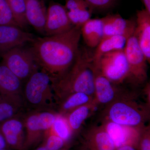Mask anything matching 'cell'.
Wrapping results in <instances>:
<instances>
[{
  "instance_id": "obj_25",
  "label": "cell",
  "mask_w": 150,
  "mask_h": 150,
  "mask_svg": "<svg viewBox=\"0 0 150 150\" xmlns=\"http://www.w3.org/2000/svg\"><path fill=\"white\" fill-rule=\"evenodd\" d=\"M54 134L65 141L69 139L72 131L64 115L58 113L51 128Z\"/></svg>"
},
{
  "instance_id": "obj_3",
  "label": "cell",
  "mask_w": 150,
  "mask_h": 150,
  "mask_svg": "<svg viewBox=\"0 0 150 150\" xmlns=\"http://www.w3.org/2000/svg\"><path fill=\"white\" fill-rule=\"evenodd\" d=\"M25 83L21 94L24 108L28 111L53 109L56 101L47 74L38 70Z\"/></svg>"
},
{
  "instance_id": "obj_10",
  "label": "cell",
  "mask_w": 150,
  "mask_h": 150,
  "mask_svg": "<svg viewBox=\"0 0 150 150\" xmlns=\"http://www.w3.org/2000/svg\"><path fill=\"white\" fill-rule=\"evenodd\" d=\"M21 113L0 123V129L8 146L24 149L25 137L23 115Z\"/></svg>"
},
{
  "instance_id": "obj_22",
  "label": "cell",
  "mask_w": 150,
  "mask_h": 150,
  "mask_svg": "<svg viewBox=\"0 0 150 150\" xmlns=\"http://www.w3.org/2000/svg\"><path fill=\"white\" fill-rule=\"evenodd\" d=\"M103 126L117 148L125 145L131 135V130L134 129L121 126L108 120L105 121Z\"/></svg>"
},
{
  "instance_id": "obj_37",
  "label": "cell",
  "mask_w": 150,
  "mask_h": 150,
  "mask_svg": "<svg viewBox=\"0 0 150 150\" xmlns=\"http://www.w3.org/2000/svg\"><path fill=\"white\" fill-rule=\"evenodd\" d=\"M0 150H9L7 148H4V149H0Z\"/></svg>"
},
{
  "instance_id": "obj_13",
  "label": "cell",
  "mask_w": 150,
  "mask_h": 150,
  "mask_svg": "<svg viewBox=\"0 0 150 150\" xmlns=\"http://www.w3.org/2000/svg\"><path fill=\"white\" fill-rule=\"evenodd\" d=\"M136 26L133 35L136 37L140 48L148 63L150 62V13L145 9L137 11Z\"/></svg>"
},
{
  "instance_id": "obj_38",
  "label": "cell",
  "mask_w": 150,
  "mask_h": 150,
  "mask_svg": "<svg viewBox=\"0 0 150 150\" xmlns=\"http://www.w3.org/2000/svg\"></svg>"
},
{
  "instance_id": "obj_27",
  "label": "cell",
  "mask_w": 150,
  "mask_h": 150,
  "mask_svg": "<svg viewBox=\"0 0 150 150\" xmlns=\"http://www.w3.org/2000/svg\"><path fill=\"white\" fill-rule=\"evenodd\" d=\"M92 12L90 9L67 11L68 17L73 25L80 28L91 18Z\"/></svg>"
},
{
  "instance_id": "obj_17",
  "label": "cell",
  "mask_w": 150,
  "mask_h": 150,
  "mask_svg": "<svg viewBox=\"0 0 150 150\" xmlns=\"http://www.w3.org/2000/svg\"><path fill=\"white\" fill-rule=\"evenodd\" d=\"M129 37L125 35H112L103 38L93 53L94 66L97 65L99 59L103 54L111 51L124 49Z\"/></svg>"
},
{
  "instance_id": "obj_33",
  "label": "cell",
  "mask_w": 150,
  "mask_h": 150,
  "mask_svg": "<svg viewBox=\"0 0 150 150\" xmlns=\"http://www.w3.org/2000/svg\"><path fill=\"white\" fill-rule=\"evenodd\" d=\"M8 146L2 134L1 129H0V149L7 148Z\"/></svg>"
},
{
  "instance_id": "obj_4",
  "label": "cell",
  "mask_w": 150,
  "mask_h": 150,
  "mask_svg": "<svg viewBox=\"0 0 150 150\" xmlns=\"http://www.w3.org/2000/svg\"><path fill=\"white\" fill-rule=\"evenodd\" d=\"M104 115L108 121L121 126L139 129L149 117L148 108L134 101L131 96L123 95L106 105Z\"/></svg>"
},
{
  "instance_id": "obj_29",
  "label": "cell",
  "mask_w": 150,
  "mask_h": 150,
  "mask_svg": "<svg viewBox=\"0 0 150 150\" xmlns=\"http://www.w3.org/2000/svg\"><path fill=\"white\" fill-rule=\"evenodd\" d=\"M5 25L18 26L6 0H0V25Z\"/></svg>"
},
{
  "instance_id": "obj_6",
  "label": "cell",
  "mask_w": 150,
  "mask_h": 150,
  "mask_svg": "<svg viewBox=\"0 0 150 150\" xmlns=\"http://www.w3.org/2000/svg\"><path fill=\"white\" fill-rule=\"evenodd\" d=\"M94 67L115 85L128 79L129 66L124 49L103 54Z\"/></svg>"
},
{
  "instance_id": "obj_32",
  "label": "cell",
  "mask_w": 150,
  "mask_h": 150,
  "mask_svg": "<svg viewBox=\"0 0 150 150\" xmlns=\"http://www.w3.org/2000/svg\"><path fill=\"white\" fill-rule=\"evenodd\" d=\"M142 150H150V141L149 137L147 135L144 137L141 143Z\"/></svg>"
},
{
  "instance_id": "obj_11",
  "label": "cell",
  "mask_w": 150,
  "mask_h": 150,
  "mask_svg": "<svg viewBox=\"0 0 150 150\" xmlns=\"http://www.w3.org/2000/svg\"><path fill=\"white\" fill-rule=\"evenodd\" d=\"M94 71L95 101L98 105H107L121 95H118V91L115 85L108 80L94 66Z\"/></svg>"
},
{
  "instance_id": "obj_5",
  "label": "cell",
  "mask_w": 150,
  "mask_h": 150,
  "mask_svg": "<svg viewBox=\"0 0 150 150\" xmlns=\"http://www.w3.org/2000/svg\"><path fill=\"white\" fill-rule=\"evenodd\" d=\"M1 56L2 62L23 83L39 70L30 47H16Z\"/></svg>"
},
{
  "instance_id": "obj_28",
  "label": "cell",
  "mask_w": 150,
  "mask_h": 150,
  "mask_svg": "<svg viewBox=\"0 0 150 150\" xmlns=\"http://www.w3.org/2000/svg\"><path fill=\"white\" fill-rule=\"evenodd\" d=\"M46 140L43 145L47 150H59L64 146V141L54 134L51 128L44 132Z\"/></svg>"
},
{
  "instance_id": "obj_9",
  "label": "cell",
  "mask_w": 150,
  "mask_h": 150,
  "mask_svg": "<svg viewBox=\"0 0 150 150\" xmlns=\"http://www.w3.org/2000/svg\"><path fill=\"white\" fill-rule=\"evenodd\" d=\"M35 37L21 28L12 25H0V56L16 47L32 43Z\"/></svg>"
},
{
  "instance_id": "obj_14",
  "label": "cell",
  "mask_w": 150,
  "mask_h": 150,
  "mask_svg": "<svg viewBox=\"0 0 150 150\" xmlns=\"http://www.w3.org/2000/svg\"><path fill=\"white\" fill-rule=\"evenodd\" d=\"M25 17L28 25L37 32L45 34L47 8L43 0H25Z\"/></svg>"
},
{
  "instance_id": "obj_12",
  "label": "cell",
  "mask_w": 150,
  "mask_h": 150,
  "mask_svg": "<svg viewBox=\"0 0 150 150\" xmlns=\"http://www.w3.org/2000/svg\"><path fill=\"white\" fill-rule=\"evenodd\" d=\"M102 18L103 38L112 35L130 37L134 33L136 26L134 19L123 18L119 14L108 15Z\"/></svg>"
},
{
  "instance_id": "obj_21",
  "label": "cell",
  "mask_w": 150,
  "mask_h": 150,
  "mask_svg": "<svg viewBox=\"0 0 150 150\" xmlns=\"http://www.w3.org/2000/svg\"><path fill=\"white\" fill-rule=\"evenodd\" d=\"M97 106L94 101L77 108L64 115L72 132L80 129L95 108Z\"/></svg>"
},
{
  "instance_id": "obj_2",
  "label": "cell",
  "mask_w": 150,
  "mask_h": 150,
  "mask_svg": "<svg viewBox=\"0 0 150 150\" xmlns=\"http://www.w3.org/2000/svg\"><path fill=\"white\" fill-rule=\"evenodd\" d=\"M93 53L79 48L70 69L58 80L51 83L56 103L74 93H83L94 98V71Z\"/></svg>"
},
{
  "instance_id": "obj_34",
  "label": "cell",
  "mask_w": 150,
  "mask_h": 150,
  "mask_svg": "<svg viewBox=\"0 0 150 150\" xmlns=\"http://www.w3.org/2000/svg\"><path fill=\"white\" fill-rule=\"evenodd\" d=\"M145 7V9L150 13V0H141Z\"/></svg>"
},
{
  "instance_id": "obj_15",
  "label": "cell",
  "mask_w": 150,
  "mask_h": 150,
  "mask_svg": "<svg viewBox=\"0 0 150 150\" xmlns=\"http://www.w3.org/2000/svg\"><path fill=\"white\" fill-rule=\"evenodd\" d=\"M23 83L4 63H0V95H21Z\"/></svg>"
},
{
  "instance_id": "obj_20",
  "label": "cell",
  "mask_w": 150,
  "mask_h": 150,
  "mask_svg": "<svg viewBox=\"0 0 150 150\" xmlns=\"http://www.w3.org/2000/svg\"><path fill=\"white\" fill-rule=\"evenodd\" d=\"M94 98L83 93L77 92L71 94L57 103L58 113L65 115L81 105L94 101Z\"/></svg>"
},
{
  "instance_id": "obj_31",
  "label": "cell",
  "mask_w": 150,
  "mask_h": 150,
  "mask_svg": "<svg viewBox=\"0 0 150 150\" xmlns=\"http://www.w3.org/2000/svg\"><path fill=\"white\" fill-rule=\"evenodd\" d=\"M65 6L67 11L91 9V8L85 0H65Z\"/></svg>"
},
{
  "instance_id": "obj_26",
  "label": "cell",
  "mask_w": 150,
  "mask_h": 150,
  "mask_svg": "<svg viewBox=\"0 0 150 150\" xmlns=\"http://www.w3.org/2000/svg\"><path fill=\"white\" fill-rule=\"evenodd\" d=\"M37 111L38 123L44 133L52 128L58 113L53 109H46Z\"/></svg>"
},
{
  "instance_id": "obj_23",
  "label": "cell",
  "mask_w": 150,
  "mask_h": 150,
  "mask_svg": "<svg viewBox=\"0 0 150 150\" xmlns=\"http://www.w3.org/2000/svg\"><path fill=\"white\" fill-rule=\"evenodd\" d=\"M91 131L97 150H115V146L103 126L93 127Z\"/></svg>"
},
{
  "instance_id": "obj_7",
  "label": "cell",
  "mask_w": 150,
  "mask_h": 150,
  "mask_svg": "<svg viewBox=\"0 0 150 150\" xmlns=\"http://www.w3.org/2000/svg\"><path fill=\"white\" fill-rule=\"evenodd\" d=\"M129 66L127 80L134 85L144 83L147 79V60L134 35L129 38L124 48Z\"/></svg>"
},
{
  "instance_id": "obj_30",
  "label": "cell",
  "mask_w": 150,
  "mask_h": 150,
  "mask_svg": "<svg viewBox=\"0 0 150 150\" xmlns=\"http://www.w3.org/2000/svg\"><path fill=\"white\" fill-rule=\"evenodd\" d=\"M93 11L104 10L112 8L116 0H85Z\"/></svg>"
},
{
  "instance_id": "obj_19",
  "label": "cell",
  "mask_w": 150,
  "mask_h": 150,
  "mask_svg": "<svg viewBox=\"0 0 150 150\" xmlns=\"http://www.w3.org/2000/svg\"><path fill=\"white\" fill-rule=\"evenodd\" d=\"M23 108L21 95H0V123L21 113Z\"/></svg>"
},
{
  "instance_id": "obj_24",
  "label": "cell",
  "mask_w": 150,
  "mask_h": 150,
  "mask_svg": "<svg viewBox=\"0 0 150 150\" xmlns=\"http://www.w3.org/2000/svg\"><path fill=\"white\" fill-rule=\"evenodd\" d=\"M15 20L19 27L22 29L28 25L25 17V0H6Z\"/></svg>"
},
{
  "instance_id": "obj_35",
  "label": "cell",
  "mask_w": 150,
  "mask_h": 150,
  "mask_svg": "<svg viewBox=\"0 0 150 150\" xmlns=\"http://www.w3.org/2000/svg\"><path fill=\"white\" fill-rule=\"evenodd\" d=\"M118 150H136L133 147L128 145H124L118 148Z\"/></svg>"
},
{
  "instance_id": "obj_1",
  "label": "cell",
  "mask_w": 150,
  "mask_h": 150,
  "mask_svg": "<svg viewBox=\"0 0 150 150\" xmlns=\"http://www.w3.org/2000/svg\"><path fill=\"white\" fill-rule=\"evenodd\" d=\"M80 27L74 26L58 35L35 38L30 47L39 70L49 76L51 83L70 69L79 50Z\"/></svg>"
},
{
  "instance_id": "obj_36",
  "label": "cell",
  "mask_w": 150,
  "mask_h": 150,
  "mask_svg": "<svg viewBox=\"0 0 150 150\" xmlns=\"http://www.w3.org/2000/svg\"><path fill=\"white\" fill-rule=\"evenodd\" d=\"M35 150H47L44 145L43 144L37 148Z\"/></svg>"
},
{
  "instance_id": "obj_16",
  "label": "cell",
  "mask_w": 150,
  "mask_h": 150,
  "mask_svg": "<svg viewBox=\"0 0 150 150\" xmlns=\"http://www.w3.org/2000/svg\"><path fill=\"white\" fill-rule=\"evenodd\" d=\"M81 32L86 45L95 48L103 38L102 18H91L81 27Z\"/></svg>"
},
{
  "instance_id": "obj_8",
  "label": "cell",
  "mask_w": 150,
  "mask_h": 150,
  "mask_svg": "<svg viewBox=\"0 0 150 150\" xmlns=\"http://www.w3.org/2000/svg\"><path fill=\"white\" fill-rule=\"evenodd\" d=\"M74 27L68 17L65 6L59 3L51 2L47 8L44 36L62 34Z\"/></svg>"
},
{
  "instance_id": "obj_18",
  "label": "cell",
  "mask_w": 150,
  "mask_h": 150,
  "mask_svg": "<svg viewBox=\"0 0 150 150\" xmlns=\"http://www.w3.org/2000/svg\"><path fill=\"white\" fill-rule=\"evenodd\" d=\"M23 120L26 131L24 149L39 142L44 132L38 123L37 110L28 111L23 115Z\"/></svg>"
}]
</instances>
